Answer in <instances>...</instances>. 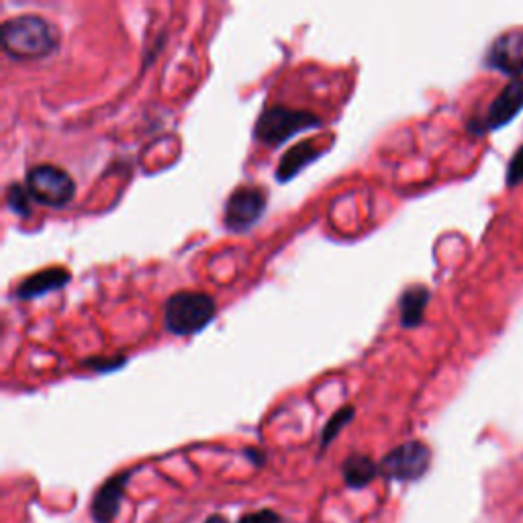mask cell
<instances>
[{"label":"cell","instance_id":"obj_14","mask_svg":"<svg viewBox=\"0 0 523 523\" xmlns=\"http://www.w3.org/2000/svg\"><path fill=\"white\" fill-rule=\"evenodd\" d=\"M354 415H356L354 407L348 405V407H342L340 411H336L334 415L329 417L327 425L323 427V434H321V450H325L331 442L338 438V434L354 419Z\"/></svg>","mask_w":523,"mask_h":523},{"label":"cell","instance_id":"obj_4","mask_svg":"<svg viewBox=\"0 0 523 523\" xmlns=\"http://www.w3.org/2000/svg\"><path fill=\"white\" fill-rule=\"evenodd\" d=\"M25 188L31 201L52 209L66 207L76 195L72 176L54 164L33 166L25 176Z\"/></svg>","mask_w":523,"mask_h":523},{"label":"cell","instance_id":"obj_3","mask_svg":"<svg viewBox=\"0 0 523 523\" xmlns=\"http://www.w3.org/2000/svg\"><path fill=\"white\" fill-rule=\"evenodd\" d=\"M315 127H321V119L315 113L284 105H272L260 113L254 125V137L268 148H278L287 144L297 133Z\"/></svg>","mask_w":523,"mask_h":523},{"label":"cell","instance_id":"obj_9","mask_svg":"<svg viewBox=\"0 0 523 523\" xmlns=\"http://www.w3.org/2000/svg\"><path fill=\"white\" fill-rule=\"evenodd\" d=\"M131 477H133V470H123L103 483V487L97 491V495H94L90 505L94 523H113V519L121 509L125 489Z\"/></svg>","mask_w":523,"mask_h":523},{"label":"cell","instance_id":"obj_19","mask_svg":"<svg viewBox=\"0 0 523 523\" xmlns=\"http://www.w3.org/2000/svg\"><path fill=\"white\" fill-rule=\"evenodd\" d=\"M205 523H229V521L223 515H211Z\"/></svg>","mask_w":523,"mask_h":523},{"label":"cell","instance_id":"obj_1","mask_svg":"<svg viewBox=\"0 0 523 523\" xmlns=\"http://www.w3.org/2000/svg\"><path fill=\"white\" fill-rule=\"evenodd\" d=\"M5 54L13 60H41L54 54L60 45V33L52 21L41 15H19L7 19L0 29Z\"/></svg>","mask_w":523,"mask_h":523},{"label":"cell","instance_id":"obj_11","mask_svg":"<svg viewBox=\"0 0 523 523\" xmlns=\"http://www.w3.org/2000/svg\"><path fill=\"white\" fill-rule=\"evenodd\" d=\"M427 303H430V289L423 284H413L401 293L399 299V321L403 327L413 329L423 323Z\"/></svg>","mask_w":523,"mask_h":523},{"label":"cell","instance_id":"obj_8","mask_svg":"<svg viewBox=\"0 0 523 523\" xmlns=\"http://www.w3.org/2000/svg\"><path fill=\"white\" fill-rule=\"evenodd\" d=\"M485 64L515 80L523 72V31H509L497 37L489 47Z\"/></svg>","mask_w":523,"mask_h":523},{"label":"cell","instance_id":"obj_13","mask_svg":"<svg viewBox=\"0 0 523 523\" xmlns=\"http://www.w3.org/2000/svg\"><path fill=\"white\" fill-rule=\"evenodd\" d=\"M321 156H323V150H317L315 146L309 144V141H303V144H297L295 148H291L287 154L282 156L278 170H276V178L280 182H289L293 176L303 172L311 162H315Z\"/></svg>","mask_w":523,"mask_h":523},{"label":"cell","instance_id":"obj_16","mask_svg":"<svg viewBox=\"0 0 523 523\" xmlns=\"http://www.w3.org/2000/svg\"><path fill=\"white\" fill-rule=\"evenodd\" d=\"M523 182V146L513 154L507 166V186H517Z\"/></svg>","mask_w":523,"mask_h":523},{"label":"cell","instance_id":"obj_12","mask_svg":"<svg viewBox=\"0 0 523 523\" xmlns=\"http://www.w3.org/2000/svg\"><path fill=\"white\" fill-rule=\"evenodd\" d=\"M380 474V466L364 454H350L342 464V477L348 489H364Z\"/></svg>","mask_w":523,"mask_h":523},{"label":"cell","instance_id":"obj_10","mask_svg":"<svg viewBox=\"0 0 523 523\" xmlns=\"http://www.w3.org/2000/svg\"><path fill=\"white\" fill-rule=\"evenodd\" d=\"M68 282H70V272L66 268H62V266L45 268V270H39V272L27 276L15 289V297L21 301L37 299L47 293L62 291Z\"/></svg>","mask_w":523,"mask_h":523},{"label":"cell","instance_id":"obj_7","mask_svg":"<svg viewBox=\"0 0 523 523\" xmlns=\"http://www.w3.org/2000/svg\"><path fill=\"white\" fill-rule=\"evenodd\" d=\"M523 111V80H511L489 105L487 115L479 121H470L468 129L472 133H489L509 125Z\"/></svg>","mask_w":523,"mask_h":523},{"label":"cell","instance_id":"obj_2","mask_svg":"<svg viewBox=\"0 0 523 523\" xmlns=\"http://www.w3.org/2000/svg\"><path fill=\"white\" fill-rule=\"evenodd\" d=\"M217 315V303L207 293L178 291L164 303V329L172 336H193Z\"/></svg>","mask_w":523,"mask_h":523},{"label":"cell","instance_id":"obj_6","mask_svg":"<svg viewBox=\"0 0 523 523\" xmlns=\"http://www.w3.org/2000/svg\"><path fill=\"white\" fill-rule=\"evenodd\" d=\"M266 190L258 186H240L229 195L223 209V225L227 231H248L266 211Z\"/></svg>","mask_w":523,"mask_h":523},{"label":"cell","instance_id":"obj_17","mask_svg":"<svg viewBox=\"0 0 523 523\" xmlns=\"http://www.w3.org/2000/svg\"><path fill=\"white\" fill-rule=\"evenodd\" d=\"M237 523H284V521L276 511L262 509V511H254V513L244 515Z\"/></svg>","mask_w":523,"mask_h":523},{"label":"cell","instance_id":"obj_15","mask_svg":"<svg viewBox=\"0 0 523 523\" xmlns=\"http://www.w3.org/2000/svg\"><path fill=\"white\" fill-rule=\"evenodd\" d=\"M7 205H9V209L13 213H19V215L27 217L31 213V197L27 193V188L17 184V182L9 184V188H7Z\"/></svg>","mask_w":523,"mask_h":523},{"label":"cell","instance_id":"obj_5","mask_svg":"<svg viewBox=\"0 0 523 523\" xmlns=\"http://www.w3.org/2000/svg\"><path fill=\"white\" fill-rule=\"evenodd\" d=\"M432 450L423 442L411 440L393 448L383 460H380V474L389 481L413 483L419 481L430 470Z\"/></svg>","mask_w":523,"mask_h":523},{"label":"cell","instance_id":"obj_18","mask_svg":"<svg viewBox=\"0 0 523 523\" xmlns=\"http://www.w3.org/2000/svg\"><path fill=\"white\" fill-rule=\"evenodd\" d=\"M125 364V358H90L84 362L86 368L92 370H99V372H107V370H115L121 368Z\"/></svg>","mask_w":523,"mask_h":523}]
</instances>
